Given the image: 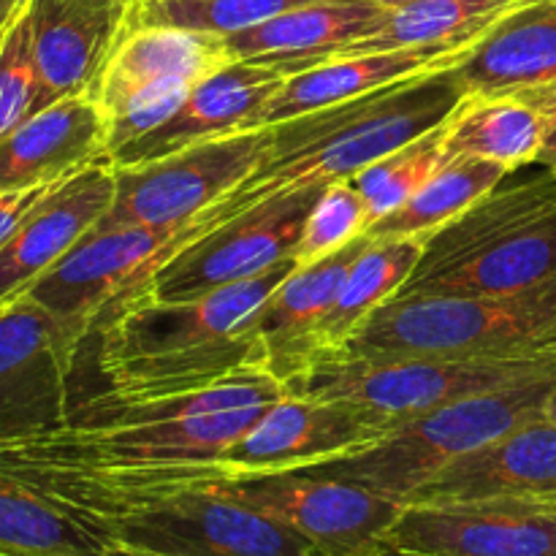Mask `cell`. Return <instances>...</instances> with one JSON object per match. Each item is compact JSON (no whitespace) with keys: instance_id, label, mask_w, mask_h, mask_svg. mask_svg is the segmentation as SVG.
<instances>
[{"instance_id":"obj_1","label":"cell","mask_w":556,"mask_h":556,"mask_svg":"<svg viewBox=\"0 0 556 556\" xmlns=\"http://www.w3.org/2000/svg\"><path fill=\"white\" fill-rule=\"evenodd\" d=\"M286 394L264 369L185 394L134 400L101 391L74 402L65 424L22 440L98 472L206 486L231 478L226 451Z\"/></svg>"},{"instance_id":"obj_2","label":"cell","mask_w":556,"mask_h":556,"mask_svg":"<svg viewBox=\"0 0 556 556\" xmlns=\"http://www.w3.org/2000/svg\"><path fill=\"white\" fill-rule=\"evenodd\" d=\"M465 98L456 65L391 85L375 96L337 103L302 117L271 125V147L264 161L215 204L193 217L157 258L166 264L188 244L210 237L248 212L286 195L353 179L362 168L418 136L440 128ZM155 266V269H157ZM155 275V271H152Z\"/></svg>"},{"instance_id":"obj_3","label":"cell","mask_w":556,"mask_h":556,"mask_svg":"<svg viewBox=\"0 0 556 556\" xmlns=\"http://www.w3.org/2000/svg\"><path fill=\"white\" fill-rule=\"evenodd\" d=\"M299 266L296 255L269 269L193 299H157L150 291L109 309L87 340L106 391L168 396L212 389L237 375L266 372L255 313Z\"/></svg>"},{"instance_id":"obj_4","label":"cell","mask_w":556,"mask_h":556,"mask_svg":"<svg viewBox=\"0 0 556 556\" xmlns=\"http://www.w3.org/2000/svg\"><path fill=\"white\" fill-rule=\"evenodd\" d=\"M554 353L556 277L516 296H394L364 320L334 362H503Z\"/></svg>"},{"instance_id":"obj_5","label":"cell","mask_w":556,"mask_h":556,"mask_svg":"<svg viewBox=\"0 0 556 556\" xmlns=\"http://www.w3.org/2000/svg\"><path fill=\"white\" fill-rule=\"evenodd\" d=\"M556 375L483 391L396 424L386 438L351 456L304 467L407 505V500L459 456L546 416Z\"/></svg>"},{"instance_id":"obj_6","label":"cell","mask_w":556,"mask_h":556,"mask_svg":"<svg viewBox=\"0 0 556 556\" xmlns=\"http://www.w3.org/2000/svg\"><path fill=\"white\" fill-rule=\"evenodd\" d=\"M556 375L554 356L503 362H445V358H386V362H320L286 386L288 394L345 402L389 424H402L434 407L483 391L508 389Z\"/></svg>"},{"instance_id":"obj_7","label":"cell","mask_w":556,"mask_h":556,"mask_svg":"<svg viewBox=\"0 0 556 556\" xmlns=\"http://www.w3.org/2000/svg\"><path fill=\"white\" fill-rule=\"evenodd\" d=\"M103 530L117 548L147 556L320 554L286 525L217 492L215 483L139 505Z\"/></svg>"},{"instance_id":"obj_8","label":"cell","mask_w":556,"mask_h":556,"mask_svg":"<svg viewBox=\"0 0 556 556\" xmlns=\"http://www.w3.org/2000/svg\"><path fill=\"white\" fill-rule=\"evenodd\" d=\"M275 128L237 130L139 166H114V201L98 226H157L174 237L269 152Z\"/></svg>"},{"instance_id":"obj_9","label":"cell","mask_w":556,"mask_h":556,"mask_svg":"<svg viewBox=\"0 0 556 556\" xmlns=\"http://www.w3.org/2000/svg\"><path fill=\"white\" fill-rule=\"evenodd\" d=\"M215 489L286 525L324 556H353L380 546L405 508L356 483L304 470L233 476Z\"/></svg>"},{"instance_id":"obj_10","label":"cell","mask_w":556,"mask_h":556,"mask_svg":"<svg viewBox=\"0 0 556 556\" xmlns=\"http://www.w3.org/2000/svg\"><path fill=\"white\" fill-rule=\"evenodd\" d=\"M172 228L92 226L30 291L79 342L117 304L144 293Z\"/></svg>"},{"instance_id":"obj_11","label":"cell","mask_w":556,"mask_h":556,"mask_svg":"<svg viewBox=\"0 0 556 556\" xmlns=\"http://www.w3.org/2000/svg\"><path fill=\"white\" fill-rule=\"evenodd\" d=\"M81 351L85 342L33 299L0 309V440L68 421L71 378Z\"/></svg>"},{"instance_id":"obj_12","label":"cell","mask_w":556,"mask_h":556,"mask_svg":"<svg viewBox=\"0 0 556 556\" xmlns=\"http://www.w3.org/2000/svg\"><path fill=\"white\" fill-rule=\"evenodd\" d=\"M320 193L324 188H309L237 217L157 266L144 291L157 299H193L269 269L296 253Z\"/></svg>"},{"instance_id":"obj_13","label":"cell","mask_w":556,"mask_h":556,"mask_svg":"<svg viewBox=\"0 0 556 556\" xmlns=\"http://www.w3.org/2000/svg\"><path fill=\"white\" fill-rule=\"evenodd\" d=\"M394 429V424L345 402L286 394L226 451L228 476L304 470L351 456Z\"/></svg>"},{"instance_id":"obj_14","label":"cell","mask_w":556,"mask_h":556,"mask_svg":"<svg viewBox=\"0 0 556 556\" xmlns=\"http://www.w3.org/2000/svg\"><path fill=\"white\" fill-rule=\"evenodd\" d=\"M383 543L438 556H556V508L546 500L405 505Z\"/></svg>"},{"instance_id":"obj_15","label":"cell","mask_w":556,"mask_h":556,"mask_svg":"<svg viewBox=\"0 0 556 556\" xmlns=\"http://www.w3.org/2000/svg\"><path fill=\"white\" fill-rule=\"evenodd\" d=\"M136 0H30L41 101L96 96L112 54L134 25Z\"/></svg>"},{"instance_id":"obj_16","label":"cell","mask_w":556,"mask_h":556,"mask_svg":"<svg viewBox=\"0 0 556 556\" xmlns=\"http://www.w3.org/2000/svg\"><path fill=\"white\" fill-rule=\"evenodd\" d=\"M465 96L508 98L556 114V0H530L456 63Z\"/></svg>"},{"instance_id":"obj_17","label":"cell","mask_w":556,"mask_h":556,"mask_svg":"<svg viewBox=\"0 0 556 556\" xmlns=\"http://www.w3.org/2000/svg\"><path fill=\"white\" fill-rule=\"evenodd\" d=\"M114 163L101 157L58 185L0 248V309L25 296L114 201Z\"/></svg>"},{"instance_id":"obj_18","label":"cell","mask_w":556,"mask_h":556,"mask_svg":"<svg viewBox=\"0 0 556 556\" xmlns=\"http://www.w3.org/2000/svg\"><path fill=\"white\" fill-rule=\"evenodd\" d=\"M288 76L269 65L233 60L193 87L177 114L161 128L130 144L114 150V166H139L172 152L193 147L199 141L220 139L237 130L264 128V114L271 98L280 92Z\"/></svg>"},{"instance_id":"obj_19","label":"cell","mask_w":556,"mask_h":556,"mask_svg":"<svg viewBox=\"0 0 556 556\" xmlns=\"http://www.w3.org/2000/svg\"><path fill=\"white\" fill-rule=\"evenodd\" d=\"M367 242L369 237L364 233L315 264H299L255 313V334L264 345L266 372L282 386L307 375L326 358L320 334L324 318Z\"/></svg>"},{"instance_id":"obj_20","label":"cell","mask_w":556,"mask_h":556,"mask_svg":"<svg viewBox=\"0 0 556 556\" xmlns=\"http://www.w3.org/2000/svg\"><path fill=\"white\" fill-rule=\"evenodd\" d=\"M552 494H556V421L543 416L451 462L407 505L546 500Z\"/></svg>"},{"instance_id":"obj_21","label":"cell","mask_w":556,"mask_h":556,"mask_svg":"<svg viewBox=\"0 0 556 556\" xmlns=\"http://www.w3.org/2000/svg\"><path fill=\"white\" fill-rule=\"evenodd\" d=\"M101 157H109V130L96 98H63L0 136V190L60 182Z\"/></svg>"},{"instance_id":"obj_22","label":"cell","mask_w":556,"mask_h":556,"mask_svg":"<svg viewBox=\"0 0 556 556\" xmlns=\"http://www.w3.org/2000/svg\"><path fill=\"white\" fill-rule=\"evenodd\" d=\"M389 14L380 0H320L302 5L248 30L223 36L231 60L269 65L286 76L345 52L378 30Z\"/></svg>"},{"instance_id":"obj_23","label":"cell","mask_w":556,"mask_h":556,"mask_svg":"<svg viewBox=\"0 0 556 556\" xmlns=\"http://www.w3.org/2000/svg\"><path fill=\"white\" fill-rule=\"evenodd\" d=\"M470 47H410L394 52H369L356 58H331L324 63L288 76L271 103L264 125L286 123L318 109L358 101L391 85L432 74L459 63Z\"/></svg>"},{"instance_id":"obj_24","label":"cell","mask_w":556,"mask_h":556,"mask_svg":"<svg viewBox=\"0 0 556 556\" xmlns=\"http://www.w3.org/2000/svg\"><path fill=\"white\" fill-rule=\"evenodd\" d=\"M233 63L223 36L172 25H130L96 90L101 112L155 87H195Z\"/></svg>"},{"instance_id":"obj_25","label":"cell","mask_w":556,"mask_h":556,"mask_svg":"<svg viewBox=\"0 0 556 556\" xmlns=\"http://www.w3.org/2000/svg\"><path fill=\"white\" fill-rule=\"evenodd\" d=\"M556 206V174L548 172L541 163L521 166L516 172L505 174L497 188L489 190L483 199L467 212H462L456 220L440 228L438 233L427 239L418 269L410 280H424L440 271H448L459 266L462 261L472 258L476 253L486 250L505 233L527 226L535 217L546 215Z\"/></svg>"},{"instance_id":"obj_26","label":"cell","mask_w":556,"mask_h":556,"mask_svg":"<svg viewBox=\"0 0 556 556\" xmlns=\"http://www.w3.org/2000/svg\"><path fill=\"white\" fill-rule=\"evenodd\" d=\"M556 277V206L448 271L407 280L396 296H516Z\"/></svg>"},{"instance_id":"obj_27","label":"cell","mask_w":556,"mask_h":556,"mask_svg":"<svg viewBox=\"0 0 556 556\" xmlns=\"http://www.w3.org/2000/svg\"><path fill=\"white\" fill-rule=\"evenodd\" d=\"M445 161L478 157L508 172L538 163L548 134V117L508 98L465 96L443 125Z\"/></svg>"},{"instance_id":"obj_28","label":"cell","mask_w":556,"mask_h":556,"mask_svg":"<svg viewBox=\"0 0 556 556\" xmlns=\"http://www.w3.org/2000/svg\"><path fill=\"white\" fill-rule=\"evenodd\" d=\"M525 3L530 0H410L389 9L378 30L351 43L337 58L410 47H472Z\"/></svg>"},{"instance_id":"obj_29","label":"cell","mask_w":556,"mask_h":556,"mask_svg":"<svg viewBox=\"0 0 556 556\" xmlns=\"http://www.w3.org/2000/svg\"><path fill=\"white\" fill-rule=\"evenodd\" d=\"M114 543L92 521L79 519L47 494L0 470V554L101 556Z\"/></svg>"},{"instance_id":"obj_30","label":"cell","mask_w":556,"mask_h":556,"mask_svg":"<svg viewBox=\"0 0 556 556\" xmlns=\"http://www.w3.org/2000/svg\"><path fill=\"white\" fill-rule=\"evenodd\" d=\"M424 244V239H369L364 244L324 318L326 358H334L364 320L402 291L421 264Z\"/></svg>"},{"instance_id":"obj_31","label":"cell","mask_w":556,"mask_h":556,"mask_svg":"<svg viewBox=\"0 0 556 556\" xmlns=\"http://www.w3.org/2000/svg\"><path fill=\"white\" fill-rule=\"evenodd\" d=\"M508 168L478 157L445 161L405 204L367 228L369 239H424L448 226L478 199L497 188Z\"/></svg>"},{"instance_id":"obj_32","label":"cell","mask_w":556,"mask_h":556,"mask_svg":"<svg viewBox=\"0 0 556 556\" xmlns=\"http://www.w3.org/2000/svg\"><path fill=\"white\" fill-rule=\"evenodd\" d=\"M445 125V123H443ZM443 125L429 134L418 136L410 144L389 152L386 157L375 161L372 166L362 168L351 179L362 201L367 204L369 220L378 223L386 215L400 210L434 172L445 163L443 150ZM369 223V226H372Z\"/></svg>"},{"instance_id":"obj_33","label":"cell","mask_w":556,"mask_h":556,"mask_svg":"<svg viewBox=\"0 0 556 556\" xmlns=\"http://www.w3.org/2000/svg\"><path fill=\"white\" fill-rule=\"evenodd\" d=\"M320 0H136L134 25H172L231 36Z\"/></svg>"},{"instance_id":"obj_34","label":"cell","mask_w":556,"mask_h":556,"mask_svg":"<svg viewBox=\"0 0 556 556\" xmlns=\"http://www.w3.org/2000/svg\"><path fill=\"white\" fill-rule=\"evenodd\" d=\"M41 79L33 54L30 0H25L0 38V136L38 112Z\"/></svg>"},{"instance_id":"obj_35","label":"cell","mask_w":556,"mask_h":556,"mask_svg":"<svg viewBox=\"0 0 556 556\" xmlns=\"http://www.w3.org/2000/svg\"><path fill=\"white\" fill-rule=\"evenodd\" d=\"M369 212L351 179L326 185L315 201L307 223H304L302 242L296 248L299 264H315L326 255L337 253L353 239L364 237L369 228Z\"/></svg>"},{"instance_id":"obj_36","label":"cell","mask_w":556,"mask_h":556,"mask_svg":"<svg viewBox=\"0 0 556 556\" xmlns=\"http://www.w3.org/2000/svg\"><path fill=\"white\" fill-rule=\"evenodd\" d=\"M68 179V177H65ZM63 182V179H60ZM60 182L49 185H33V188L20 190H0V248L11 239V233L22 226L27 215L58 188Z\"/></svg>"},{"instance_id":"obj_37","label":"cell","mask_w":556,"mask_h":556,"mask_svg":"<svg viewBox=\"0 0 556 556\" xmlns=\"http://www.w3.org/2000/svg\"><path fill=\"white\" fill-rule=\"evenodd\" d=\"M538 163L556 174V114L548 119V134H546V141H543V150H541V157H538Z\"/></svg>"},{"instance_id":"obj_38","label":"cell","mask_w":556,"mask_h":556,"mask_svg":"<svg viewBox=\"0 0 556 556\" xmlns=\"http://www.w3.org/2000/svg\"><path fill=\"white\" fill-rule=\"evenodd\" d=\"M353 556H438V554L407 552V548H394V546H386V543H380V546H375V548H367V552H362V554H353Z\"/></svg>"},{"instance_id":"obj_39","label":"cell","mask_w":556,"mask_h":556,"mask_svg":"<svg viewBox=\"0 0 556 556\" xmlns=\"http://www.w3.org/2000/svg\"><path fill=\"white\" fill-rule=\"evenodd\" d=\"M22 5H25V0H0V36H3L5 27L11 25V20H14Z\"/></svg>"},{"instance_id":"obj_40","label":"cell","mask_w":556,"mask_h":556,"mask_svg":"<svg viewBox=\"0 0 556 556\" xmlns=\"http://www.w3.org/2000/svg\"><path fill=\"white\" fill-rule=\"evenodd\" d=\"M546 418L556 421V389L552 391V396H548V402H546Z\"/></svg>"},{"instance_id":"obj_41","label":"cell","mask_w":556,"mask_h":556,"mask_svg":"<svg viewBox=\"0 0 556 556\" xmlns=\"http://www.w3.org/2000/svg\"><path fill=\"white\" fill-rule=\"evenodd\" d=\"M101 556H147V554H136V552H125V548H109L106 554H101ZM315 556H324V554H315Z\"/></svg>"},{"instance_id":"obj_42","label":"cell","mask_w":556,"mask_h":556,"mask_svg":"<svg viewBox=\"0 0 556 556\" xmlns=\"http://www.w3.org/2000/svg\"><path fill=\"white\" fill-rule=\"evenodd\" d=\"M383 5H389V9H394V5H402V3H410V0H380Z\"/></svg>"},{"instance_id":"obj_43","label":"cell","mask_w":556,"mask_h":556,"mask_svg":"<svg viewBox=\"0 0 556 556\" xmlns=\"http://www.w3.org/2000/svg\"><path fill=\"white\" fill-rule=\"evenodd\" d=\"M546 503L554 505V508H556V494H552V497H546Z\"/></svg>"},{"instance_id":"obj_44","label":"cell","mask_w":556,"mask_h":556,"mask_svg":"<svg viewBox=\"0 0 556 556\" xmlns=\"http://www.w3.org/2000/svg\"><path fill=\"white\" fill-rule=\"evenodd\" d=\"M0 38H3V36H0Z\"/></svg>"},{"instance_id":"obj_45","label":"cell","mask_w":556,"mask_h":556,"mask_svg":"<svg viewBox=\"0 0 556 556\" xmlns=\"http://www.w3.org/2000/svg\"><path fill=\"white\" fill-rule=\"evenodd\" d=\"M0 556H3V554H0Z\"/></svg>"}]
</instances>
